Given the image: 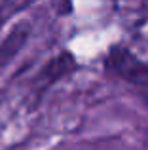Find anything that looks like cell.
I'll use <instances>...</instances> for the list:
<instances>
[{
    "instance_id": "4",
    "label": "cell",
    "mask_w": 148,
    "mask_h": 150,
    "mask_svg": "<svg viewBox=\"0 0 148 150\" xmlns=\"http://www.w3.org/2000/svg\"><path fill=\"white\" fill-rule=\"evenodd\" d=\"M146 103H148V97H146Z\"/></svg>"
},
{
    "instance_id": "2",
    "label": "cell",
    "mask_w": 148,
    "mask_h": 150,
    "mask_svg": "<svg viewBox=\"0 0 148 150\" xmlns=\"http://www.w3.org/2000/svg\"><path fill=\"white\" fill-rule=\"evenodd\" d=\"M29 36H30V23L29 21H19L17 25H13V29L6 34V38L0 44V69L6 67L23 50V46L27 44Z\"/></svg>"
},
{
    "instance_id": "1",
    "label": "cell",
    "mask_w": 148,
    "mask_h": 150,
    "mask_svg": "<svg viewBox=\"0 0 148 150\" xmlns=\"http://www.w3.org/2000/svg\"><path fill=\"white\" fill-rule=\"evenodd\" d=\"M106 67L120 78L135 86H148V65L139 61L131 51L123 48H112L106 59Z\"/></svg>"
},
{
    "instance_id": "3",
    "label": "cell",
    "mask_w": 148,
    "mask_h": 150,
    "mask_svg": "<svg viewBox=\"0 0 148 150\" xmlns=\"http://www.w3.org/2000/svg\"><path fill=\"white\" fill-rule=\"evenodd\" d=\"M76 69V61H74V57L70 53H61L59 57H55L51 63H49L48 67L44 69V72L40 74V76H51V80H49V84H51L53 80H59V78H63L65 74H68L70 70Z\"/></svg>"
}]
</instances>
